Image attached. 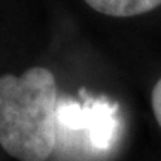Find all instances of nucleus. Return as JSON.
I'll return each instance as SVG.
<instances>
[{
    "mask_svg": "<svg viewBox=\"0 0 161 161\" xmlns=\"http://www.w3.org/2000/svg\"><path fill=\"white\" fill-rule=\"evenodd\" d=\"M58 102L45 67L0 76V146L19 161L48 160L57 146Z\"/></svg>",
    "mask_w": 161,
    "mask_h": 161,
    "instance_id": "nucleus-1",
    "label": "nucleus"
},
{
    "mask_svg": "<svg viewBox=\"0 0 161 161\" xmlns=\"http://www.w3.org/2000/svg\"><path fill=\"white\" fill-rule=\"evenodd\" d=\"M116 108L106 100L85 98L84 103L64 98L58 102L57 143L73 146L82 143L94 152H103L116 139Z\"/></svg>",
    "mask_w": 161,
    "mask_h": 161,
    "instance_id": "nucleus-2",
    "label": "nucleus"
},
{
    "mask_svg": "<svg viewBox=\"0 0 161 161\" xmlns=\"http://www.w3.org/2000/svg\"><path fill=\"white\" fill-rule=\"evenodd\" d=\"M91 9L108 17L128 18L157 9L161 0H84Z\"/></svg>",
    "mask_w": 161,
    "mask_h": 161,
    "instance_id": "nucleus-3",
    "label": "nucleus"
},
{
    "mask_svg": "<svg viewBox=\"0 0 161 161\" xmlns=\"http://www.w3.org/2000/svg\"><path fill=\"white\" fill-rule=\"evenodd\" d=\"M151 104H152V112L155 116L158 125L161 127V78L157 80V84L152 88L151 94Z\"/></svg>",
    "mask_w": 161,
    "mask_h": 161,
    "instance_id": "nucleus-4",
    "label": "nucleus"
}]
</instances>
